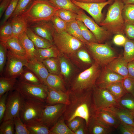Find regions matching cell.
I'll return each instance as SVG.
<instances>
[{
    "mask_svg": "<svg viewBox=\"0 0 134 134\" xmlns=\"http://www.w3.org/2000/svg\"><path fill=\"white\" fill-rule=\"evenodd\" d=\"M69 104L67 105L62 116L67 123L77 117L83 119L87 127L94 116L96 110L93 104L92 89L80 92H70Z\"/></svg>",
    "mask_w": 134,
    "mask_h": 134,
    "instance_id": "obj_1",
    "label": "cell"
},
{
    "mask_svg": "<svg viewBox=\"0 0 134 134\" xmlns=\"http://www.w3.org/2000/svg\"><path fill=\"white\" fill-rule=\"evenodd\" d=\"M21 15L28 27L31 24L42 21L50 20L59 9L47 0H33Z\"/></svg>",
    "mask_w": 134,
    "mask_h": 134,
    "instance_id": "obj_2",
    "label": "cell"
},
{
    "mask_svg": "<svg viewBox=\"0 0 134 134\" xmlns=\"http://www.w3.org/2000/svg\"><path fill=\"white\" fill-rule=\"evenodd\" d=\"M124 4L122 0H115L109 8L106 17L99 24L110 34L125 33V23L122 15Z\"/></svg>",
    "mask_w": 134,
    "mask_h": 134,
    "instance_id": "obj_3",
    "label": "cell"
},
{
    "mask_svg": "<svg viewBox=\"0 0 134 134\" xmlns=\"http://www.w3.org/2000/svg\"><path fill=\"white\" fill-rule=\"evenodd\" d=\"M101 71L99 65L96 62L93 64L72 80L69 91L71 92L78 93L92 89L95 85Z\"/></svg>",
    "mask_w": 134,
    "mask_h": 134,
    "instance_id": "obj_4",
    "label": "cell"
},
{
    "mask_svg": "<svg viewBox=\"0 0 134 134\" xmlns=\"http://www.w3.org/2000/svg\"><path fill=\"white\" fill-rule=\"evenodd\" d=\"M25 100L45 103L48 88L44 84L35 85L18 80L14 88Z\"/></svg>",
    "mask_w": 134,
    "mask_h": 134,
    "instance_id": "obj_5",
    "label": "cell"
},
{
    "mask_svg": "<svg viewBox=\"0 0 134 134\" xmlns=\"http://www.w3.org/2000/svg\"><path fill=\"white\" fill-rule=\"evenodd\" d=\"M85 45L95 61L100 66H105L118 57L116 53L107 44L87 42Z\"/></svg>",
    "mask_w": 134,
    "mask_h": 134,
    "instance_id": "obj_6",
    "label": "cell"
},
{
    "mask_svg": "<svg viewBox=\"0 0 134 134\" xmlns=\"http://www.w3.org/2000/svg\"><path fill=\"white\" fill-rule=\"evenodd\" d=\"M53 39L54 44L59 51L67 54L75 53L84 44L67 32L58 33L55 31Z\"/></svg>",
    "mask_w": 134,
    "mask_h": 134,
    "instance_id": "obj_7",
    "label": "cell"
},
{
    "mask_svg": "<svg viewBox=\"0 0 134 134\" xmlns=\"http://www.w3.org/2000/svg\"><path fill=\"white\" fill-rule=\"evenodd\" d=\"M46 103L38 101L25 100L19 116L25 124L39 119Z\"/></svg>",
    "mask_w": 134,
    "mask_h": 134,
    "instance_id": "obj_8",
    "label": "cell"
},
{
    "mask_svg": "<svg viewBox=\"0 0 134 134\" xmlns=\"http://www.w3.org/2000/svg\"><path fill=\"white\" fill-rule=\"evenodd\" d=\"M28 59L20 58L7 49V58L3 76L10 78H17L23 71Z\"/></svg>",
    "mask_w": 134,
    "mask_h": 134,
    "instance_id": "obj_9",
    "label": "cell"
},
{
    "mask_svg": "<svg viewBox=\"0 0 134 134\" xmlns=\"http://www.w3.org/2000/svg\"><path fill=\"white\" fill-rule=\"evenodd\" d=\"M67 105L62 103L51 105L46 104L40 120L50 128L63 116L66 110Z\"/></svg>",
    "mask_w": 134,
    "mask_h": 134,
    "instance_id": "obj_10",
    "label": "cell"
},
{
    "mask_svg": "<svg viewBox=\"0 0 134 134\" xmlns=\"http://www.w3.org/2000/svg\"><path fill=\"white\" fill-rule=\"evenodd\" d=\"M92 97L96 110L117 105V100L105 88H100L95 85L92 88Z\"/></svg>",
    "mask_w": 134,
    "mask_h": 134,
    "instance_id": "obj_11",
    "label": "cell"
},
{
    "mask_svg": "<svg viewBox=\"0 0 134 134\" xmlns=\"http://www.w3.org/2000/svg\"><path fill=\"white\" fill-rule=\"evenodd\" d=\"M24 101L25 99L17 91L14 90L9 91L7 98L3 121L19 115Z\"/></svg>",
    "mask_w": 134,
    "mask_h": 134,
    "instance_id": "obj_12",
    "label": "cell"
},
{
    "mask_svg": "<svg viewBox=\"0 0 134 134\" xmlns=\"http://www.w3.org/2000/svg\"><path fill=\"white\" fill-rule=\"evenodd\" d=\"M76 20L82 21L95 36L99 43L107 39L110 34L102 27H100L81 9L77 13Z\"/></svg>",
    "mask_w": 134,
    "mask_h": 134,
    "instance_id": "obj_13",
    "label": "cell"
},
{
    "mask_svg": "<svg viewBox=\"0 0 134 134\" xmlns=\"http://www.w3.org/2000/svg\"><path fill=\"white\" fill-rule=\"evenodd\" d=\"M75 5L87 12L93 18L98 24H100L102 20V11L106 5L111 3L113 0H108L100 3H86L74 0H71Z\"/></svg>",
    "mask_w": 134,
    "mask_h": 134,
    "instance_id": "obj_14",
    "label": "cell"
},
{
    "mask_svg": "<svg viewBox=\"0 0 134 134\" xmlns=\"http://www.w3.org/2000/svg\"><path fill=\"white\" fill-rule=\"evenodd\" d=\"M29 27L37 35L54 44L53 35L55 30L50 20L39 21Z\"/></svg>",
    "mask_w": 134,
    "mask_h": 134,
    "instance_id": "obj_15",
    "label": "cell"
},
{
    "mask_svg": "<svg viewBox=\"0 0 134 134\" xmlns=\"http://www.w3.org/2000/svg\"><path fill=\"white\" fill-rule=\"evenodd\" d=\"M124 78L111 71L106 66L101 71L96 81L95 85L101 88H106L115 83L122 81Z\"/></svg>",
    "mask_w": 134,
    "mask_h": 134,
    "instance_id": "obj_16",
    "label": "cell"
},
{
    "mask_svg": "<svg viewBox=\"0 0 134 134\" xmlns=\"http://www.w3.org/2000/svg\"><path fill=\"white\" fill-rule=\"evenodd\" d=\"M111 114L123 125H129L134 126V120L132 114L117 105L103 109Z\"/></svg>",
    "mask_w": 134,
    "mask_h": 134,
    "instance_id": "obj_17",
    "label": "cell"
},
{
    "mask_svg": "<svg viewBox=\"0 0 134 134\" xmlns=\"http://www.w3.org/2000/svg\"><path fill=\"white\" fill-rule=\"evenodd\" d=\"M25 67L32 71L45 85L49 73L42 61L35 59H28Z\"/></svg>",
    "mask_w": 134,
    "mask_h": 134,
    "instance_id": "obj_18",
    "label": "cell"
},
{
    "mask_svg": "<svg viewBox=\"0 0 134 134\" xmlns=\"http://www.w3.org/2000/svg\"><path fill=\"white\" fill-rule=\"evenodd\" d=\"M70 92H66L48 88L45 103L48 105L62 103L67 105L70 103Z\"/></svg>",
    "mask_w": 134,
    "mask_h": 134,
    "instance_id": "obj_19",
    "label": "cell"
},
{
    "mask_svg": "<svg viewBox=\"0 0 134 134\" xmlns=\"http://www.w3.org/2000/svg\"><path fill=\"white\" fill-rule=\"evenodd\" d=\"M128 62L123 57H118L109 63L106 66L107 68L124 78L128 77Z\"/></svg>",
    "mask_w": 134,
    "mask_h": 134,
    "instance_id": "obj_20",
    "label": "cell"
},
{
    "mask_svg": "<svg viewBox=\"0 0 134 134\" xmlns=\"http://www.w3.org/2000/svg\"><path fill=\"white\" fill-rule=\"evenodd\" d=\"M89 134H108L113 131V128L108 126L99 121L94 116L87 126Z\"/></svg>",
    "mask_w": 134,
    "mask_h": 134,
    "instance_id": "obj_21",
    "label": "cell"
},
{
    "mask_svg": "<svg viewBox=\"0 0 134 134\" xmlns=\"http://www.w3.org/2000/svg\"><path fill=\"white\" fill-rule=\"evenodd\" d=\"M18 38L26 51L28 59H35L40 61L37 49L33 42L27 36L26 32L20 34Z\"/></svg>",
    "mask_w": 134,
    "mask_h": 134,
    "instance_id": "obj_22",
    "label": "cell"
},
{
    "mask_svg": "<svg viewBox=\"0 0 134 134\" xmlns=\"http://www.w3.org/2000/svg\"><path fill=\"white\" fill-rule=\"evenodd\" d=\"M95 117L105 124L117 129L120 124L119 121L107 111L103 109L96 110Z\"/></svg>",
    "mask_w": 134,
    "mask_h": 134,
    "instance_id": "obj_23",
    "label": "cell"
},
{
    "mask_svg": "<svg viewBox=\"0 0 134 134\" xmlns=\"http://www.w3.org/2000/svg\"><path fill=\"white\" fill-rule=\"evenodd\" d=\"M5 43L7 49L14 54L28 59L26 51L18 37L13 36Z\"/></svg>",
    "mask_w": 134,
    "mask_h": 134,
    "instance_id": "obj_24",
    "label": "cell"
},
{
    "mask_svg": "<svg viewBox=\"0 0 134 134\" xmlns=\"http://www.w3.org/2000/svg\"><path fill=\"white\" fill-rule=\"evenodd\" d=\"M48 88L67 92L62 79L58 75L49 73L45 83Z\"/></svg>",
    "mask_w": 134,
    "mask_h": 134,
    "instance_id": "obj_25",
    "label": "cell"
},
{
    "mask_svg": "<svg viewBox=\"0 0 134 134\" xmlns=\"http://www.w3.org/2000/svg\"><path fill=\"white\" fill-rule=\"evenodd\" d=\"M9 19L12 24L13 36L18 37L20 34L26 32L28 26L25 20L21 15Z\"/></svg>",
    "mask_w": 134,
    "mask_h": 134,
    "instance_id": "obj_26",
    "label": "cell"
},
{
    "mask_svg": "<svg viewBox=\"0 0 134 134\" xmlns=\"http://www.w3.org/2000/svg\"><path fill=\"white\" fill-rule=\"evenodd\" d=\"M31 134H49L50 128L39 119L32 121L25 124Z\"/></svg>",
    "mask_w": 134,
    "mask_h": 134,
    "instance_id": "obj_27",
    "label": "cell"
},
{
    "mask_svg": "<svg viewBox=\"0 0 134 134\" xmlns=\"http://www.w3.org/2000/svg\"><path fill=\"white\" fill-rule=\"evenodd\" d=\"M28 37L34 43L36 48L42 49L49 47L54 44L35 34L29 27L26 32Z\"/></svg>",
    "mask_w": 134,
    "mask_h": 134,
    "instance_id": "obj_28",
    "label": "cell"
},
{
    "mask_svg": "<svg viewBox=\"0 0 134 134\" xmlns=\"http://www.w3.org/2000/svg\"><path fill=\"white\" fill-rule=\"evenodd\" d=\"M62 116L50 129L49 134H75L65 123Z\"/></svg>",
    "mask_w": 134,
    "mask_h": 134,
    "instance_id": "obj_29",
    "label": "cell"
},
{
    "mask_svg": "<svg viewBox=\"0 0 134 134\" xmlns=\"http://www.w3.org/2000/svg\"><path fill=\"white\" fill-rule=\"evenodd\" d=\"M117 101L119 107L132 113L134 112V97L132 95L126 93Z\"/></svg>",
    "mask_w": 134,
    "mask_h": 134,
    "instance_id": "obj_30",
    "label": "cell"
},
{
    "mask_svg": "<svg viewBox=\"0 0 134 134\" xmlns=\"http://www.w3.org/2000/svg\"><path fill=\"white\" fill-rule=\"evenodd\" d=\"M59 9L67 10L77 14L81 9L75 5L71 0H47Z\"/></svg>",
    "mask_w": 134,
    "mask_h": 134,
    "instance_id": "obj_31",
    "label": "cell"
},
{
    "mask_svg": "<svg viewBox=\"0 0 134 134\" xmlns=\"http://www.w3.org/2000/svg\"><path fill=\"white\" fill-rule=\"evenodd\" d=\"M39 60L42 61L47 59L59 57V51L54 44L49 48L39 49L36 48Z\"/></svg>",
    "mask_w": 134,
    "mask_h": 134,
    "instance_id": "obj_32",
    "label": "cell"
},
{
    "mask_svg": "<svg viewBox=\"0 0 134 134\" xmlns=\"http://www.w3.org/2000/svg\"><path fill=\"white\" fill-rule=\"evenodd\" d=\"M17 78H8L3 76L0 78V97L7 92L14 90L18 80Z\"/></svg>",
    "mask_w": 134,
    "mask_h": 134,
    "instance_id": "obj_33",
    "label": "cell"
},
{
    "mask_svg": "<svg viewBox=\"0 0 134 134\" xmlns=\"http://www.w3.org/2000/svg\"><path fill=\"white\" fill-rule=\"evenodd\" d=\"M66 32L82 42L84 45L87 42L82 36L77 20L67 23Z\"/></svg>",
    "mask_w": 134,
    "mask_h": 134,
    "instance_id": "obj_34",
    "label": "cell"
},
{
    "mask_svg": "<svg viewBox=\"0 0 134 134\" xmlns=\"http://www.w3.org/2000/svg\"><path fill=\"white\" fill-rule=\"evenodd\" d=\"M18 80L30 84L35 85L43 84L37 76L26 67L19 77Z\"/></svg>",
    "mask_w": 134,
    "mask_h": 134,
    "instance_id": "obj_35",
    "label": "cell"
},
{
    "mask_svg": "<svg viewBox=\"0 0 134 134\" xmlns=\"http://www.w3.org/2000/svg\"><path fill=\"white\" fill-rule=\"evenodd\" d=\"M13 36L12 25L9 19L5 24L0 26V42L5 43Z\"/></svg>",
    "mask_w": 134,
    "mask_h": 134,
    "instance_id": "obj_36",
    "label": "cell"
},
{
    "mask_svg": "<svg viewBox=\"0 0 134 134\" xmlns=\"http://www.w3.org/2000/svg\"><path fill=\"white\" fill-rule=\"evenodd\" d=\"M59 59L61 74L66 79H69L72 72V68L71 64L64 57H60Z\"/></svg>",
    "mask_w": 134,
    "mask_h": 134,
    "instance_id": "obj_37",
    "label": "cell"
},
{
    "mask_svg": "<svg viewBox=\"0 0 134 134\" xmlns=\"http://www.w3.org/2000/svg\"><path fill=\"white\" fill-rule=\"evenodd\" d=\"M105 88L111 93L117 100L126 93L124 89L122 81L113 83Z\"/></svg>",
    "mask_w": 134,
    "mask_h": 134,
    "instance_id": "obj_38",
    "label": "cell"
},
{
    "mask_svg": "<svg viewBox=\"0 0 134 134\" xmlns=\"http://www.w3.org/2000/svg\"><path fill=\"white\" fill-rule=\"evenodd\" d=\"M124 52L123 57L128 62L134 60V40L127 38L123 45Z\"/></svg>",
    "mask_w": 134,
    "mask_h": 134,
    "instance_id": "obj_39",
    "label": "cell"
},
{
    "mask_svg": "<svg viewBox=\"0 0 134 134\" xmlns=\"http://www.w3.org/2000/svg\"><path fill=\"white\" fill-rule=\"evenodd\" d=\"M122 15L125 23L134 24V4L124 5Z\"/></svg>",
    "mask_w": 134,
    "mask_h": 134,
    "instance_id": "obj_40",
    "label": "cell"
},
{
    "mask_svg": "<svg viewBox=\"0 0 134 134\" xmlns=\"http://www.w3.org/2000/svg\"><path fill=\"white\" fill-rule=\"evenodd\" d=\"M58 61L57 58H52L47 59L41 61L49 73L59 75V73Z\"/></svg>",
    "mask_w": 134,
    "mask_h": 134,
    "instance_id": "obj_41",
    "label": "cell"
},
{
    "mask_svg": "<svg viewBox=\"0 0 134 134\" xmlns=\"http://www.w3.org/2000/svg\"><path fill=\"white\" fill-rule=\"evenodd\" d=\"M77 20L84 38L87 42L98 43L95 36L84 24L79 20Z\"/></svg>",
    "mask_w": 134,
    "mask_h": 134,
    "instance_id": "obj_42",
    "label": "cell"
},
{
    "mask_svg": "<svg viewBox=\"0 0 134 134\" xmlns=\"http://www.w3.org/2000/svg\"><path fill=\"white\" fill-rule=\"evenodd\" d=\"M0 124V134H15L13 118L3 120Z\"/></svg>",
    "mask_w": 134,
    "mask_h": 134,
    "instance_id": "obj_43",
    "label": "cell"
},
{
    "mask_svg": "<svg viewBox=\"0 0 134 134\" xmlns=\"http://www.w3.org/2000/svg\"><path fill=\"white\" fill-rule=\"evenodd\" d=\"M55 14L66 23L76 20L77 15V14L72 11L63 9H59Z\"/></svg>",
    "mask_w": 134,
    "mask_h": 134,
    "instance_id": "obj_44",
    "label": "cell"
},
{
    "mask_svg": "<svg viewBox=\"0 0 134 134\" xmlns=\"http://www.w3.org/2000/svg\"><path fill=\"white\" fill-rule=\"evenodd\" d=\"M52 22L55 31L58 33L66 32L67 23L55 14L51 18Z\"/></svg>",
    "mask_w": 134,
    "mask_h": 134,
    "instance_id": "obj_45",
    "label": "cell"
},
{
    "mask_svg": "<svg viewBox=\"0 0 134 134\" xmlns=\"http://www.w3.org/2000/svg\"><path fill=\"white\" fill-rule=\"evenodd\" d=\"M15 134H31L19 115L14 118Z\"/></svg>",
    "mask_w": 134,
    "mask_h": 134,
    "instance_id": "obj_46",
    "label": "cell"
},
{
    "mask_svg": "<svg viewBox=\"0 0 134 134\" xmlns=\"http://www.w3.org/2000/svg\"><path fill=\"white\" fill-rule=\"evenodd\" d=\"M19 0H11L0 22V26L5 24L10 18L15 10Z\"/></svg>",
    "mask_w": 134,
    "mask_h": 134,
    "instance_id": "obj_47",
    "label": "cell"
},
{
    "mask_svg": "<svg viewBox=\"0 0 134 134\" xmlns=\"http://www.w3.org/2000/svg\"><path fill=\"white\" fill-rule=\"evenodd\" d=\"M7 49L4 42H0V74L3 76V73L4 66L6 64L7 58Z\"/></svg>",
    "mask_w": 134,
    "mask_h": 134,
    "instance_id": "obj_48",
    "label": "cell"
},
{
    "mask_svg": "<svg viewBox=\"0 0 134 134\" xmlns=\"http://www.w3.org/2000/svg\"><path fill=\"white\" fill-rule=\"evenodd\" d=\"M31 0H19L16 8L10 18L22 14L25 10Z\"/></svg>",
    "mask_w": 134,
    "mask_h": 134,
    "instance_id": "obj_49",
    "label": "cell"
},
{
    "mask_svg": "<svg viewBox=\"0 0 134 134\" xmlns=\"http://www.w3.org/2000/svg\"><path fill=\"white\" fill-rule=\"evenodd\" d=\"M122 82L126 92L134 97V79L126 77L124 78Z\"/></svg>",
    "mask_w": 134,
    "mask_h": 134,
    "instance_id": "obj_50",
    "label": "cell"
},
{
    "mask_svg": "<svg viewBox=\"0 0 134 134\" xmlns=\"http://www.w3.org/2000/svg\"><path fill=\"white\" fill-rule=\"evenodd\" d=\"M80 49L77 51V56L78 59L85 63L92 64V60L88 52L85 49Z\"/></svg>",
    "mask_w": 134,
    "mask_h": 134,
    "instance_id": "obj_51",
    "label": "cell"
},
{
    "mask_svg": "<svg viewBox=\"0 0 134 134\" xmlns=\"http://www.w3.org/2000/svg\"><path fill=\"white\" fill-rule=\"evenodd\" d=\"M85 123V121L81 117H77L67 123V124L69 128L74 132Z\"/></svg>",
    "mask_w": 134,
    "mask_h": 134,
    "instance_id": "obj_52",
    "label": "cell"
},
{
    "mask_svg": "<svg viewBox=\"0 0 134 134\" xmlns=\"http://www.w3.org/2000/svg\"><path fill=\"white\" fill-rule=\"evenodd\" d=\"M9 92H7L0 97V123L3 121L6 108V103Z\"/></svg>",
    "mask_w": 134,
    "mask_h": 134,
    "instance_id": "obj_53",
    "label": "cell"
},
{
    "mask_svg": "<svg viewBox=\"0 0 134 134\" xmlns=\"http://www.w3.org/2000/svg\"><path fill=\"white\" fill-rule=\"evenodd\" d=\"M125 33L127 38L134 40V24L125 23Z\"/></svg>",
    "mask_w": 134,
    "mask_h": 134,
    "instance_id": "obj_54",
    "label": "cell"
},
{
    "mask_svg": "<svg viewBox=\"0 0 134 134\" xmlns=\"http://www.w3.org/2000/svg\"><path fill=\"white\" fill-rule=\"evenodd\" d=\"M127 38L122 34H116L113 38V42L115 44L118 46H123L126 43Z\"/></svg>",
    "mask_w": 134,
    "mask_h": 134,
    "instance_id": "obj_55",
    "label": "cell"
},
{
    "mask_svg": "<svg viewBox=\"0 0 134 134\" xmlns=\"http://www.w3.org/2000/svg\"><path fill=\"white\" fill-rule=\"evenodd\" d=\"M11 0H2L0 2V18L3 16L5 11L9 6Z\"/></svg>",
    "mask_w": 134,
    "mask_h": 134,
    "instance_id": "obj_56",
    "label": "cell"
},
{
    "mask_svg": "<svg viewBox=\"0 0 134 134\" xmlns=\"http://www.w3.org/2000/svg\"><path fill=\"white\" fill-rule=\"evenodd\" d=\"M128 77L134 79V60L128 62Z\"/></svg>",
    "mask_w": 134,
    "mask_h": 134,
    "instance_id": "obj_57",
    "label": "cell"
},
{
    "mask_svg": "<svg viewBox=\"0 0 134 134\" xmlns=\"http://www.w3.org/2000/svg\"><path fill=\"white\" fill-rule=\"evenodd\" d=\"M75 134H89L88 128L85 123L80 126L74 132Z\"/></svg>",
    "mask_w": 134,
    "mask_h": 134,
    "instance_id": "obj_58",
    "label": "cell"
},
{
    "mask_svg": "<svg viewBox=\"0 0 134 134\" xmlns=\"http://www.w3.org/2000/svg\"><path fill=\"white\" fill-rule=\"evenodd\" d=\"M119 128L120 133L122 134H131L130 132L124 126V125L120 124L118 128Z\"/></svg>",
    "mask_w": 134,
    "mask_h": 134,
    "instance_id": "obj_59",
    "label": "cell"
},
{
    "mask_svg": "<svg viewBox=\"0 0 134 134\" xmlns=\"http://www.w3.org/2000/svg\"><path fill=\"white\" fill-rule=\"evenodd\" d=\"M75 1L86 3H100L105 2L106 0H74Z\"/></svg>",
    "mask_w": 134,
    "mask_h": 134,
    "instance_id": "obj_60",
    "label": "cell"
},
{
    "mask_svg": "<svg viewBox=\"0 0 134 134\" xmlns=\"http://www.w3.org/2000/svg\"><path fill=\"white\" fill-rule=\"evenodd\" d=\"M131 134H134V126L129 125H124Z\"/></svg>",
    "mask_w": 134,
    "mask_h": 134,
    "instance_id": "obj_61",
    "label": "cell"
},
{
    "mask_svg": "<svg viewBox=\"0 0 134 134\" xmlns=\"http://www.w3.org/2000/svg\"><path fill=\"white\" fill-rule=\"evenodd\" d=\"M125 4H134V0H122Z\"/></svg>",
    "mask_w": 134,
    "mask_h": 134,
    "instance_id": "obj_62",
    "label": "cell"
},
{
    "mask_svg": "<svg viewBox=\"0 0 134 134\" xmlns=\"http://www.w3.org/2000/svg\"><path fill=\"white\" fill-rule=\"evenodd\" d=\"M132 114L133 116L134 120V112H133V113H132Z\"/></svg>",
    "mask_w": 134,
    "mask_h": 134,
    "instance_id": "obj_63",
    "label": "cell"
},
{
    "mask_svg": "<svg viewBox=\"0 0 134 134\" xmlns=\"http://www.w3.org/2000/svg\"><path fill=\"white\" fill-rule=\"evenodd\" d=\"M33 0H31V1H33Z\"/></svg>",
    "mask_w": 134,
    "mask_h": 134,
    "instance_id": "obj_64",
    "label": "cell"
}]
</instances>
